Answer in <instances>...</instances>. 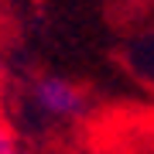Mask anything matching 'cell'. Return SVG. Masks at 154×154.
Wrapping results in <instances>:
<instances>
[{"mask_svg":"<svg viewBox=\"0 0 154 154\" xmlns=\"http://www.w3.org/2000/svg\"><path fill=\"white\" fill-rule=\"evenodd\" d=\"M86 113V93L79 82H72L55 72H41L28 79L17 93V120L31 134H55L65 130Z\"/></svg>","mask_w":154,"mask_h":154,"instance_id":"6da1fadb","label":"cell"},{"mask_svg":"<svg viewBox=\"0 0 154 154\" xmlns=\"http://www.w3.org/2000/svg\"><path fill=\"white\" fill-rule=\"evenodd\" d=\"M0 154H24L21 134L14 130V123L7 116H0Z\"/></svg>","mask_w":154,"mask_h":154,"instance_id":"7a4b0ae2","label":"cell"},{"mask_svg":"<svg viewBox=\"0 0 154 154\" xmlns=\"http://www.w3.org/2000/svg\"><path fill=\"white\" fill-rule=\"evenodd\" d=\"M7 99V69H4V58H0V106Z\"/></svg>","mask_w":154,"mask_h":154,"instance_id":"3957f363","label":"cell"}]
</instances>
